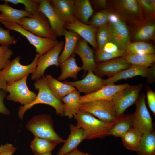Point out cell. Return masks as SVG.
<instances>
[{
    "label": "cell",
    "mask_w": 155,
    "mask_h": 155,
    "mask_svg": "<svg viewBox=\"0 0 155 155\" xmlns=\"http://www.w3.org/2000/svg\"><path fill=\"white\" fill-rule=\"evenodd\" d=\"M120 117L115 122L107 123L84 111H79L74 116L77 122L76 126L83 130L84 140L102 138L108 136L110 130L119 121Z\"/></svg>",
    "instance_id": "1"
},
{
    "label": "cell",
    "mask_w": 155,
    "mask_h": 155,
    "mask_svg": "<svg viewBox=\"0 0 155 155\" xmlns=\"http://www.w3.org/2000/svg\"><path fill=\"white\" fill-rule=\"evenodd\" d=\"M38 92L35 100L30 104L21 106L18 108V116L21 120L26 111L38 104H45L50 106L55 110L57 115L64 117L63 103L51 92L46 82L45 76L36 80L34 84Z\"/></svg>",
    "instance_id": "2"
},
{
    "label": "cell",
    "mask_w": 155,
    "mask_h": 155,
    "mask_svg": "<svg viewBox=\"0 0 155 155\" xmlns=\"http://www.w3.org/2000/svg\"><path fill=\"white\" fill-rule=\"evenodd\" d=\"M26 127L35 137L44 138L58 144L65 142V140L55 131L53 119L50 115L42 114L34 116L28 121Z\"/></svg>",
    "instance_id": "3"
},
{
    "label": "cell",
    "mask_w": 155,
    "mask_h": 155,
    "mask_svg": "<svg viewBox=\"0 0 155 155\" xmlns=\"http://www.w3.org/2000/svg\"><path fill=\"white\" fill-rule=\"evenodd\" d=\"M0 22L8 30L17 32L25 37L30 43L35 47L36 53L40 56L46 53L59 42L57 40H53L37 36L14 22L1 18Z\"/></svg>",
    "instance_id": "4"
},
{
    "label": "cell",
    "mask_w": 155,
    "mask_h": 155,
    "mask_svg": "<svg viewBox=\"0 0 155 155\" xmlns=\"http://www.w3.org/2000/svg\"><path fill=\"white\" fill-rule=\"evenodd\" d=\"M79 111L89 113L104 122L113 123L119 119L117 117L111 100H99L80 104Z\"/></svg>",
    "instance_id": "5"
},
{
    "label": "cell",
    "mask_w": 155,
    "mask_h": 155,
    "mask_svg": "<svg viewBox=\"0 0 155 155\" xmlns=\"http://www.w3.org/2000/svg\"><path fill=\"white\" fill-rule=\"evenodd\" d=\"M20 21L21 26L23 28L36 36L57 40L48 19L42 12L39 11L30 17H23Z\"/></svg>",
    "instance_id": "6"
},
{
    "label": "cell",
    "mask_w": 155,
    "mask_h": 155,
    "mask_svg": "<svg viewBox=\"0 0 155 155\" xmlns=\"http://www.w3.org/2000/svg\"><path fill=\"white\" fill-rule=\"evenodd\" d=\"M107 26L109 42L114 44L119 49H125L130 43L129 31L125 24L118 16L111 13Z\"/></svg>",
    "instance_id": "7"
},
{
    "label": "cell",
    "mask_w": 155,
    "mask_h": 155,
    "mask_svg": "<svg viewBox=\"0 0 155 155\" xmlns=\"http://www.w3.org/2000/svg\"><path fill=\"white\" fill-rule=\"evenodd\" d=\"M142 87L141 84L129 85L114 95L111 100L117 118L123 115L127 108L136 102Z\"/></svg>",
    "instance_id": "8"
},
{
    "label": "cell",
    "mask_w": 155,
    "mask_h": 155,
    "mask_svg": "<svg viewBox=\"0 0 155 155\" xmlns=\"http://www.w3.org/2000/svg\"><path fill=\"white\" fill-rule=\"evenodd\" d=\"M40 57L39 54H36L32 61L27 65L20 63V56H17L10 61L3 69L4 78L7 83L19 80L30 73L32 74L36 69Z\"/></svg>",
    "instance_id": "9"
},
{
    "label": "cell",
    "mask_w": 155,
    "mask_h": 155,
    "mask_svg": "<svg viewBox=\"0 0 155 155\" xmlns=\"http://www.w3.org/2000/svg\"><path fill=\"white\" fill-rule=\"evenodd\" d=\"M27 75L19 80L7 84V90L9 93L7 100L18 102L23 105H28L35 99L37 94L28 88Z\"/></svg>",
    "instance_id": "10"
},
{
    "label": "cell",
    "mask_w": 155,
    "mask_h": 155,
    "mask_svg": "<svg viewBox=\"0 0 155 155\" xmlns=\"http://www.w3.org/2000/svg\"><path fill=\"white\" fill-rule=\"evenodd\" d=\"M64 44L63 41L58 42L52 48L39 57L36 69L32 74L31 80H36L44 76L45 70L51 66L54 65L57 67L59 66V57Z\"/></svg>",
    "instance_id": "11"
},
{
    "label": "cell",
    "mask_w": 155,
    "mask_h": 155,
    "mask_svg": "<svg viewBox=\"0 0 155 155\" xmlns=\"http://www.w3.org/2000/svg\"><path fill=\"white\" fill-rule=\"evenodd\" d=\"M145 96L142 94L136 102V108L132 113V127L141 131L143 134L154 130L152 118L147 108Z\"/></svg>",
    "instance_id": "12"
},
{
    "label": "cell",
    "mask_w": 155,
    "mask_h": 155,
    "mask_svg": "<svg viewBox=\"0 0 155 155\" xmlns=\"http://www.w3.org/2000/svg\"><path fill=\"white\" fill-rule=\"evenodd\" d=\"M64 82L72 85L80 93H83L85 95L95 92L106 86L104 79L92 71L88 72L86 76L80 80Z\"/></svg>",
    "instance_id": "13"
},
{
    "label": "cell",
    "mask_w": 155,
    "mask_h": 155,
    "mask_svg": "<svg viewBox=\"0 0 155 155\" xmlns=\"http://www.w3.org/2000/svg\"><path fill=\"white\" fill-rule=\"evenodd\" d=\"M131 65L122 57H117L97 63L94 72L101 78L106 76L110 78L121 71L129 68Z\"/></svg>",
    "instance_id": "14"
},
{
    "label": "cell",
    "mask_w": 155,
    "mask_h": 155,
    "mask_svg": "<svg viewBox=\"0 0 155 155\" xmlns=\"http://www.w3.org/2000/svg\"><path fill=\"white\" fill-rule=\"evenodd\" d=\"M155 68H149L140 65H132L129 68L122 70L114 76L104 79L105 85L114 84L118 80L131 78L137 76L149 78L154 77Z\"/></svg>",
    "instance_id": "15"
},
{
    "label": "cell",
    "mask_w": 155,
    "mask_h": 155,
    "mask_svg": "<svg viewBox=\"0 0 155 155\" xmlns=\"http://www.w3.org/2000/svg\"><path fill=\"white\" fill-rule=\"evenodd\" d=\"M39 10L48 19L52 30L57 37L63 36L65 24L56 13L49 0H41Z\"/></svg>",
    "instance_id": "16"
},
{
    "label": "cell",
    "mask_w": 155,
    "mask_h": 155,
    "mask_svg": "<svg viewBox=\"0 0 155 155\" xmlns=\"http://www.w3.org/2000/svg\"><path fill=\"white\" fill-rule=\"evenodd\" d=\"M65 28L77 33L88 42L96 51L97 50L96 34L98 28L84 24L75 20L72 23L65 24Z\"/></svg>",
    "instance_id": "17"
},
{
    "label": "cell",
    "mask_w": 155,
    "mask_h": 155,
    "mask_svg": "<svg viewBox=\"0 0 155 155\" xmlns=\"http://www.w3.org/2000/svg\"><path fill=\"white\" fill-rule=\"evenodd\" d=\"M73 53L78 54L80 57L82 63V67L84 71V74L87 71L94 72L96 65L94 52L88 45L87 42L80 37Z\"/></svg>",
    "instance_id": "18"
},
{
    "label": "cell",
    "mask_w": 155,
    "mask_h": 155,
    "mask_svg": "<svg viewBox=\"0 0 155 155\" xmlns=\"http://www.w3.org/2000/svg\"><path fill=\"white\" fill-rule=\"evenodd\" d=\"M127 83L120 85L114 84L107 85L98 91L90 94L81 96L79 102L80 104L94 100H111L118 92L128 86Z\"/></svg>",
    "instance_id": "19"
},
{
    "label": "cell",
    "mask_w": 155,
    "mask_h": 155,
    "mask_svg": "<svg viewBox=\"0 0 155 155\" xmlns=\"http://www.w3.org/2000/svg\"><path fill=\"white\" fill-rule=\"evenodd\" d=\"M69 126L70 133L68 138L56 155H65L77 149L78 145L84 140L82 129L72 124H70Z\"/></svg>",
    "instance_id": "20"
},
{
    "label": "cell",
    "mask_w": 155,
    "mask_h": 155,
    "mask_svg": "<svg viewBox=\"0 0 155 155\" xmlns=\"http://www.w3.org/2000/svg\"><path fill=\"white\" fill-rule=\"evenodd\" d=\"M51 5L61 19L66 24L73 23L75 20L73 15L74 0H51Z\"/></svg>",
    "instance_id": "21"
},
{
    "label": "cell",
    "mask_w": 155,
    "mask_h": 155,
    "mask_svg": "<svg viewBox=\"0 0 155 155\" xmlns=\"http://www.w3.org/2000/svg\"><path fill=\"white\" fill-rule=\"evenodd\" d=\"M46 83L50 90L58 100L61 99L67 95L76 90L72 85L60 82L50 74L45 76Z\"/></svg>",
    "instance_id": "22"
},
{
    "label": "cell",
    "mask_w": 155,
    "mask_h": 155,
    "mask_svg": "<svg viewBox=\"0 0 155 155\" xmlns=\"http://www.w3.org/2000/svg\"><path fill=\"white\" fill-rule=\"evenodd\" d=\"M80 92L76 89L70 92L61 100L63 102L64 116L71 119L79 111Z\"/></svg>",
    "instance_id": "23"
},
{
    "label": "cell",
    "mask_w": 155,
    "mask_h": 155,
    "mask_svg": "<svg viewBox=\"0 0 155 155\" xmlns=\"http://www.w3.org/2000/svg\"><path fill=\"white\" fill-rule=\"evenodd\" d=\"M94 11L89 0H74L73 15L76 20L88 24L89 19Z\"/></svg>",
    "instance_id": "24"
},
{
    "label": "cell",
    "mask_w": 155,
    "mask_h": 155,
    "mask_svg": "<svg viewBox=\"0 0 155 155\" xmlns=\"http://www.w3.org/2000/svg\"><path fill=\"white\" fill-rule=\"evenodd\" d=\"M75 56L74 53L68 59L59 64L61 73L57 80L62 81L69 78L76 80L78 79V72L83 69L77 65Z\"/></svg>",
    "instance_id": "25"
},
{
    "label": "cell",
    "mask_w": 155,
    "mask_h": 155,
    "mask_svg": "<svg viewBox=\"0 0 155 155\" xmlns=\"http://www.w3.org/2000/svg\"><path fill=\"white\" fill-rule=\"evenodd\" d=\"M63 36L65 43L63 50L59 56L58 62L61 64L69 57L73 53L78 42L80 38L77 33L70 30L65 29Z\"/></svg>",
    "instance_id": "26"
},
{
    "label": "cell",
    "mask_w": 155,
    "mask_h": 155,
    "mask_svg": "<svg viewBox=\"0 0 155 155\" xmlns=\"http://www.w3.org/2000/svg\"><path fill=\"white\" fill-rule=\"evenodd\" d=\"M0 18L15 22L20 26V20L24 17H30L31 16L25 10L14 8L6 2L0 4Z\"/></svg>",
    "instance_id": "27"
},
{
    "label": "cell",
    "mask_w": 155,
    "mask_h": 155,
    "mask_svg": "<svg viewBox=\"0 0 155 155\" xmlns=\"http://www.w3.org/2000/svg\"><path fill=\"white\" fill-rule=\"evenodd\" d=\"M143 134L138 129L131 127L121 138L124 146L127 149L138 152Z\"/></svg>",
    "instance_id": "28"
},
{
    "label": "cell",
    "mask_w": 155,
    "mask_h": 155,
    "mask_svg": "<svg viewBox=\"0 0 155 155\" xmlns=\"http://www.w3.org/2000/svg\"><path fill=\"white\" fill-rule=\"evenodd\" d=\"M132 114L124 115L120 117L119 121L110 130L108 136L121 138L132 127Z\"/></svg>",
    "instance_id": "29"
},
{
    "label": "cell",
    "mask_w": 155,
    "mask_h": 155,
    "mask_svg": "<svg viewBox=\"0 0 155 155\" xmlns=\"http://www.w3.org/2000/svg\"><path fill=\"white\" fill-rule=\"evenodd\" d=\"M58 144L44 138L35 137L31 141L30 148L34 155H38L52 151Z\"/></svg>",
    "instance_id": "30"
},
{
    "label": "cell",
    "mask_w": 155,
    "mask_h": 155,
    "mask_svg": "<svg viewBox=\"0 0 155 155\" xmlns=\"http://www.w3.org/2000/svg\"><path fill=\"white\" fill-rule=\"evenodd\" d=\"M137 155H155V132L152 131L143 134L140 147Z\"/></svg>",
    "instance_id": "31"
},
{
    "label": "cell",
    "mask_w": 155,
    "mask_h": 155,
    "mask_svg": "<svg viewBox=\"0 0 155 155\" xmlns=\"http://www.w3.org/2000/svg\"><path fill=\"white\" fill-rule=\"evenodd\" d=\"M122 57L132 65H135L149 67L155 61V55L138 54L127 53Z\"/></svg>",
    "instance_id": "32"
},
{
    "label": "cell",
    "mask_w": 155,
    "mask_h": 155,
    "mask_svg": "<svg viewBox=\"0 0 155 155\" xmlns=\"http://www.w3.org/2000/svg\"><path fill=\"white\" fill-rule=\"evenodd\" d=\"M125 50L127 53L141 55L154 54V47L150 44L143 42L130 43Z\"/></svg>",
    "instance_id": "33"
},
{
    "label": "cell",
    "mask_w": 155,
    "mask_h": 155,
    "mask_svg": "<svg viewBox=\"0 0 155 155\" xmlns=\"http://www.w3.org/2000/svg\"><path fill=\"white\" fill-rule=\"evenodd\" d=\"M127 54V52L125 49H119L116 51L111 52L106 51L102 49L95 52V60L97 64L119 57H122Z\"/></svg>",
    "instance_id": "34"
},
{
    "label": "cell",
    "mask_w": 155,
    "mask_h": 155,
    "mask_svg": "<svg viewBox=\"0 0 155 155\" xmlns=\"http://www.w3.org/2000/svg\"><path fill=\"white\" fill-rule=\"evenodd\" d=\"M5 2L17 5L22 4L25 7V10L31 16L40 11L39 7L41 0H2Z\"/></svg>",
    "instance_id": "35"
},
{
    "label": "cell",
    "mask_w": 155,
    "mask_h": 155,
    "mask_svg": "<svg viewBox=\"0 0 155 155\" xmlns=\"http://www.w3.org/2000/svg\"><path fill=\"white\" fill-rule=\"evenodd\" d=\"M155 31L154 24H147L140 27L136 32L134 38L139 40H145L151 39Z\"/></svg>",
    "instance_id": "36"
},
{
    "label": "cell",
    "mask_w": 155,
    "mask_h": 155,
    "mask_svg": "<svg viewBox=\"0 0 155 155\" xmlns=\"http://www.w3.org/2000/svg\"><path fill=\"white\" fill-rule=\"evenodd\" d=\"M96 38L98 45L97 51H100L102 49L105 45L109 42V35L107 24L98 28Z\"/></svg>",
    "instance_id": "37"
},
{
    "label": "cell",
    "mask_w": 155,
    "mask_h": 155,
    "mask_svg": "<svg viewBox=\"0 0 155 155\" xmlns=\"http://www.w3.org/2000/svg\"><path fill=\"white\" fill-rule=\"evenodd\" d=\"M110 13L104 11L96 13L88 22V24L98 28L107 24L108 22Z\"/></svg>",
    "instance_id": "38"
},
{
    "label": "cell",
    "mask_w": 155,
    "mask_h": 155,
    "mask_svg": "<svg viewBox=\"0 0 155 155\" xmlns=\"http://www.w3.org/2000/svg\"><path fill=\"white\" fill-rule=\"evenodd\" d=\"M119 4L123 9L131 14H137L140 12V7L137 1L121 0L119 1Z\"/></svg>",
    "instance_id": "39"
},
{
    "label": "cell",
    "mask_w": 155,
    "mask_h": 155,
    "mask_svg": "<svg viewBox=\"0 0 155 155\" xmlns=\"http://www.w3.org/2000/svg\"><path fill=\"white\" fill-rule=\"evenodd\" d=\"M12 50L9 46H0V70L4 69L10 61L9 59L13 55Z\"/></svg>",
    "instance_id": "40"
},
{
    "label": "cell",
    "mask_w": 155,
    "mask_h": 155,
    "mask_svg": "<svg viewBox=\"0 0 155 155\" xmlns=\"http://www.w3.org/2000/svg\"><path fill=\"white\" fill-rule=\"evenodd\" d=\"M16 41L14 36L10 34L9 30L4 29L0 26V44L1 45H15Z\"/></svg>",
    "instance_id": "41"
},
{
    "label": "cell",
    "mask_w": 155,
    "mask_h": 155,
    "mask_svg": "<svg viewBox=\"0 0 155 155\" xmlns=\"http://www.w3.org/2000/svg\"><path fill=\"white\" fill-rule=\"evenodd\" d=\"M139 3L146 11L153 14L155 13V1L154 0H139Z\"/></svg>",
    "instance_id": "42"
},
{
    "label": "cell",
    "mask_w": 155,
    "mask_h": 155,
    "mask_svg": "<svg viewBox=\"0 0 155 155\" xmlns=\"http://www.w3.org/2000/svg\"><path fill=\"white\" fill-rule=\"evenodd\" d=\"M16 150V148L12 144H2L0 146V155H12Z\"/></svg>",
    "instance_id": "43"
},
{
    "label": "cell",
    "mask_w": 155,
    "mask_h": 155,
    "mask_svg": "<svg viewBox=\"0 0 155 155\" xmlns=\"http://www.w3.org/2000/svg\"><path fill=\"white\" fill-rule=\"evenodd\" d=\"M147 98L149 107L153 114L155 115V93L149 90L147 92Z\"/></svg>",
    "instance_id": "44"
},
{
    "label": "cell",
    "mask_w": 155,
    "mask_h": 155,
    "mask_svg": "<svg viewBox=\"0 0 155 155\" xmlns=\"http://www.w3.org/2000/svg\"><path fill=\"white\" fill-rule=\"evenodd\" d=\"M7 92L0 89V113L5 115H9L10 111L5 106L4 103V99L6 96Z\"/></svg>",
    "instance_id": "45"
},
{
    "label": "cell",
    "mask_w": 155,
    "mask_h": 155,
    "mask_svg": "<svg viewBox=\"0 0 155 155\" xmlns=\"http://www.w3.org/2000/svg\"><path fill=\"white\" fill-rule=\"evenodd\" d=\"M119 49L114 44L108 42L105 45L102 49L106 51L111 52L116 51Z\"/></svg>",
    "instance_id": "46"
},
{
    "label": "cell",
    "mask_w": 155,
    "mask_h": 155,
    "mask_svg": "<svg viewBox=\"0 0 155 155\" xmlns=\"http://www.w3.org/2000/svg\"><path fill=\"white\" fill-rule=\"evenodd\" d=\"M7 84L4 78L3 69L1 70H0V89H3L7 92Z\"/></svg>",
    "instance_id": "47"
},
{
    "label": "cell",
    "mask_w": 155,
    "mask_h": 155,
    "mask_svg": "<svg viewBox=\"0 0 155 155\" xmlns=\"http://www.w3.org/2000/svg\"><path fill=\"white\" fill-rule=\"evenodd\" d=\"M65 155H92L91 154L81 151L78 149L67 153Z\"/></svg>",
    "instance_id": "48"
},
{
    "label": "cell",
    "mask_w": 155,
    "mask_h": 155,
    "mask_svg": "<svg viewBox=\"0 0 155 155\" xmlns=\"http://www.w3.org/2000/svg\"><path fill=\"white\" fill-rule=\"evenodd\" d=\"M95 2L98 6L102 8H105L106 7V1L105 0H98L94 1Z\"/></svg>",
    "instance_id": "49"
},
{
    "label": "cell",
    "mask_w": 155,
    "mask_h": 155,
    "mask_svg": "<svg viewBox=\"0 0 155 155\" xmlns=\"http://www.w3.org/2000/svg\"><path fill=\"white\" fill-rule=\"evenodd\" d=\"M38 155H53L51 152H48Z\"/></svg>",
    "instance_id": "50"
}]
</instances>
